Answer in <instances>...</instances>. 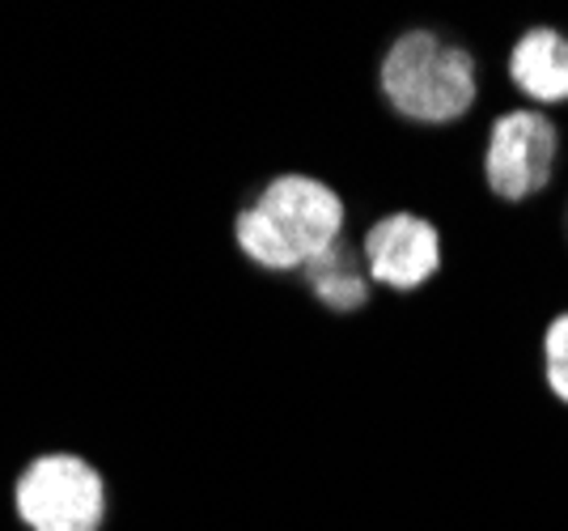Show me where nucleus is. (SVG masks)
I'll list each match as a JSON object with an SVG mask.
<instances>
[{"mask_svg": "<svg viewBox=\"0 0 568 531\" xmlns=\"http://www.w3.org/2000/svg\"><path fill=\"white\" fill-rule=\"evenodd\" d=\"M344 221L348 209L327 183L310 174H281L251 209L237 213L234 239L251 264L293 272L344 239Z\"/></svg>", "mask_w": 568, "mask_h": 531, "instance_id": "obj_1", "label": "nucleus"}, {"mask_svg": "<svg viewBox=\"0 0 568 531\" xmlns=\"http://www.w3.org/2000/svg\"><path fill=\"white\" fill-rule=\"evenodd\" d=\"M382 94L412 123L463 120L479 98L475 56L428 30H407L382 60Z\"/></svg>", "mask_w": 568, "mask_h": 531, "instance_id": "obj_2", "label": "nucleus"}, {"mask_svg": "<svg viewBox=\"0 0 568 531\" xmlns=\"http://www.w3.org/2000/svg\"><path fill=\"white\" fill-rule=\"evenodd\" d=\"M30 531H98L106 519V484L81 455H39L13 489Z\"/></svg>", "mask_w": 568, "mask_h": 531, "instance_id": "obj_3", "label": "nucleus"}, {"mask_svg": "<svg viewBox=\"0 0 568 531\" xmlns=\"http://www.w3.org/2000/svg\"><path fill=\"white\" fill-rule=\"evenodd\" d=\"M556 149H560V128L547 111L535 107L505 111L488 132V153H484L488 188L514 204L539 196L556 174Z\"/></svg>", "mask_w": 568, "mask_h": 531, "instance_id": "obj_4", "label": "nucleus"}, {"mask_svg": "<svg viewBox=\"0 0 568 531\" xmlns=\"http://www.w3.org/2000/svg\"><path fill=\"white\" fill-rule=\"evenodd\" d=\"M361 256H365L374 285L399 293L420 290L442 268V234L433 221L416 218V213H390L365 230Z\"/></svg>", "mask_w": 568, "mask_h": 531, "instance_id": "obj_5", "label": "nucleus"}, {"mask_svg": "<svg viewBox=\"0 0 568 531\" xmlns=\"http://www.w3.org/2000/svg\"><path fill=\"white\" fill-rule=\"evenodd\" d=\"M509 81L526 98L556 107L568 102V39L551 26L526 30L509 51Z\"/></svg>", "mask_w": 568, "mask_h": 531, "instance_id": "obj_6", "label": "nucleus"}, {"mask_svg": "<svg viewBox=\"0 0 568 531\" xmlns=\"http://www.w3.org/2000/svg\"><path fill=\"white\" fill-rule=\"evenodd\" d=\"M310 293L335 314H353L369 302V268H365V256L361 247H353V239H339L332 242L323 256H314L306 268Z\"/></svg>", "mask_w": 568, "mask_h": 531, "instance_id": "obj_7", "label": "nucleus"}, {"mask_svg": "<svg viewBox=\"0 0 568 531\" xmlns=\"http://www.w3.org/2000/svg\"><path fill=\"white\" fill-rule=\"evenodd\" d=\"M544 374L551 395L568 404V314L551 319V328L544 332Z\"/></svg>", "mask_w": 568, "mask_h": 531, "instance_id": "obj_8", "label": "nucleus"}]
</instances>
